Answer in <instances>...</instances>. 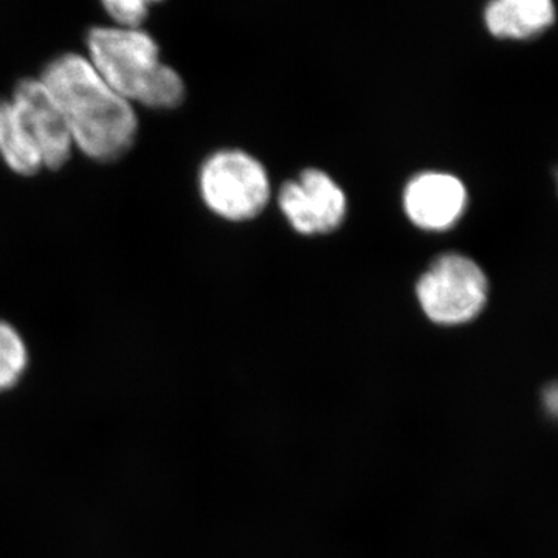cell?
Listing matches in <instances>:
<instances>
[{
    "mask_svg": "<svg viewBox=\"0 0 558 558\" xmlns=\"http://www.w3.org/2000/svg\"><path fill=\"white\" fill-rule=\"evenodd\" d=\"M199 190L215 215L233 222L255 218L270 199L267 171L260 161L240 149L209 156L201 168Z\"/></svg>",
    "mask_w": 558,
    "mask_h": 558,
    "instance_id": "277c9868",
    "label": "cell"
},
{
    "mask_svg": "<svg viewBox=\"0 0 558 558\" xmlns=\"http://www.w3.org/2000/svg\"><path fill=\"white\" fill-rule=\"evenodd\" d=\"M89 61L117 94L150 109H174L185 100L182 76L160 60V47L148 32L128 27H92Z\"/></svg>",
    "mask_w": 558,
    "mask_h": 558,
    "instance_id": "7a4b0ae2",
    "label": "cell"
},
{
    "mask_svg": "<svg viewBox=\"0 0 558 558\" xmlns=\"http://www.w3.org/2000/svg\"><path fill=\"white\" fill-rule=\"evenodd\" d=\"M102 7L119 27L140 28L148 17L145 0H101Z\"/></svg>",
    "mask_w": 558,
    "mask_h": 558,
    "instance_id": "8fae6325",
    "label": "cell"
},
{
    "mask_svg": "<svg viewBox=\"0 0 558 558\" xmlns=\"http://www.w3.org/2000/svg\"><path fill=\"white\" fill-rule=\"evenodd\" d=\"M39 80L60 106L73 145L89 159L112 163L137 142L134 106L117 94L83 54L62 53L47 62Z\"/></svg>",
    "mask_w": 558,
    "mask_h": 558,
    "instance_id": "6da1fadb",
    "label": "cell"
},
{
    "mask_svg": "<svg viewBox=\"0 0 558 558\" xmlns=\"http://www.w3.org/2000/svg\"><path fill=\"white\" fill-rule=\"evenodd\" d=\"M21 123L43 156L44 168L61 170L72 157L73 140L60 106L39 78H22L10 98Z\"/></svg>",
    "mask_w": 558,
    "mask_h": 558,
    "instance_id": "8992f818",
    "label": "cell"
},
{
    "mask_svg": "<svg viewBox=\"0 0 558 558\" xmlns=\"http://www.w3.org/2000/svg\"><path fill=\"white\" fill-rule=\"evenodd\" d=\"M27 365L24 339L14 326L0 319V392L13 388L24 376Z\"/></svg>",
    "mask_w": 558,
    "mask_h": 558,
    "instance_id": "30bf717a",
    "label": "cell"
},
{
    "mask_svg": "<svg viewBox=\"0 0 558 558\" xmlns=\"http://www.w3.org/2000/svg\"><path fill=\"white\" fill-rule=\"evenodd\" d=\"M554 178H556V186L558 191V170L556 171V174H554Z\"/></svg>",
    "mask_w": 558,
    "mask_h": 558,
    "instance_id": "5bb4252c",
    "label": "cell"
},
{
    "mask_svg": "<svg viewBox=\"0 0 558 558\" xmlns=\"http://www.w3.org/2000/svg\"><path fill=\"white\" fill-rule=\"evenodd\" d=\"M0 157L16 174L31 178L44 168L43 156L21 123L10 98H0Z\"/></svg>",
    "mask_w": 558,
    "mask_h": 558,
    "instance_id": "9c48e42d",
    "label": "cell"
},
{
    "mask_svg": "<svg viewBox=\"0 0 558 558\" xmlns=\"http://www.w3.org/2000/svg\"><path fill=\"white\" fill-rule=\"evenodd\" d=\"M145 2L148 3V5H150V3L161 2V0H145Z\"/></svg>",
    "mask_w": 558,
    "mask_h": 558,
    "instance_id": "4fadbf2b",
    "label": "cell"
},
{
    "mask_svg": "<svg viewBox=\"0 0 558 558\" xmlns=\"http://www.w3.org/2000/svg\"><path fill=\"white\" fill-rule=\"evenodd\" d=\"M483 17L494 38L527 40L556 24L557 9L554 0H488Z\"/></svg>",
    "mask_w": 558,
    "mask_h": 558,
    "instance_id": "ba28073f",
    "label": "cell"
},
{
    "mask_svg": "<svg viewBox=\"0 0 558 558\" xmlns=\"http://www.w3.org/2000/svg\"><path fill=\"white\" fill-rule=\"evenodd\" d=\"M543 409L558 422V380L550 381L542 392Z\"/></svg>",
    "mask_w": 558,
    "mask_h": 558,
    "instance_id": "7c38bea8",
    "label": "cell"
},
{
    "mask_svg": "<svg viewBox=\"0 0 558 558\" xmlns=\"http://www.w3.org/2000/svg\"><path fill=\"white\" fill-rule=\"evenodd\" d=\"M416 295L422 311L436 325H465L486 307L487 275L469 256L446 253L418 279Z\"/></svg>",
    "mask_w": 558,
    "mask_h": 558,
    "instance_id": "3957f363",
    "label": "cell"
},
{
    "mask_svg": "<svg viewBox=\"0 0 558 558\" xmlns=\"http://www.w3.org/2000/svg\"><path fill=\"white\" fill-rule=\"evenodd\" d=\"M468 204L464 183L447 172H421L403 191V209L411 222L422 230L451 229L464 216Z\"/></svg>",
    "mask_w": 558,
    "mask_h": 558,
    "instance_id": "52a82bcc",
    "label": "cell"
},
{
    "mask_svg": "<svg viewBox=\"0 0 558 558\" xmlns=\"http://www.w3.org/2000/svg\"><path fill=\"white\" fill-rule=\"evenodd\" d=\"M278 205L293 230L306 236L339 229L348 211L344 191L329 174L314 168L282 185Z\"/></svg>",
    "mask_w": 558,
    "mask_h": 558,
    "instance_id": "5b68a950",
    "label": "cell"
}]
</instances>
